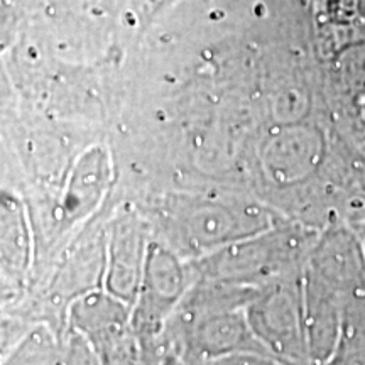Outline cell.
I'll return each instance as SVG.
<instances>
[{
    "label": "cell",
    "mask_w": 365,
    "mask_h": 365,
    "mask_svg": "<svg viewBox=\"0 0 365 365\" xmlns=\"http://www.w3.org/2000/svg\"><path fill=\"white\" fill-rule=\"evenodd\" d=\"M164 365H181V362H178L176 359H170V360H168V362L164 364Z\"/></svg>",
    "instance_id": "5"
},
{
    "label": "cell",
    "mask_w": 365,
    "mask_h": 365,
    "mask_svg": "<svg viewBox=\"0 0 365 365\" xmlns=\"http://www.w3.org/2000/svg\"><path fill=\"white\" fill-rule=\"evenodd\" d=\"M190 340L195 354L210 360L244 352L262 354L259 350H266L254 335L249 318L237 313V309H220L198 317Z\"/></svg>",
    "instance_id": "3"
},
{
    "label": "cell",
    "mask_w": 365,
    "mask_h": 365,
    "mask_svg": "<svg viewBox=\"0 0 365 365\" xmlns=\"http://www.w3.org/2000/svg\"><path fill=\"white\" fill-rule=\"evenodd\" d=\"M254 335L272 359L284 365H314L308 340L303 272L266 284L249 307Z\"/></svg>",
    "instance_id": "2"
},
{
    "label": "cell",
    "mask_w": 365,
    "mask_h": 365,
    "mask_svg": "<svg viewBox=\"0 0 365 365\" xmlns=\"http://www.w3.org/2000/svg\"><path fill=\"white\" fill-rule=\"evenodd\" d=\"M208 365H284L279 360L269 357L264 354H254V352H244V354H234L227 355V357L213 359L212 364Z\"/></svg>",
    "instance_id": "4"
},
{
    "label": "cell",
    "mask_w": 365,
    "mask_h": 365,
    "mask_svg": "<svg viewBox=\"0 0 365 365\" xmlns=\"http://www.w3.org/2000/svg\"><path fill=\"white\" fill-rule=\"evenodd\" d=\"M304 308L314 365H325L340 339L345 309L365 293V250L349 237L323 240L303 269Z\"/></svg>",
    "instance_id": "1"
},
{
    "label": "cell",
    "mask_w": 365,
    "mask_h": 365,
    "mask_svg": "<svg viewBox=\"0 0 365 365\" xmlns=\"http://www.w3.org/2000/svg\"><path fill=\"white\" fill-rule=\"evenodd\" d=\"M364 250H365V249H364Z\"/></svg>",
    "instance_id": "6"
}]
</instances>
